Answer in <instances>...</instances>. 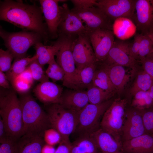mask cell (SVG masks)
Wrapping results in <instances>:
<instances>
[{
    "instance_id": "cell-51",
    "label": "cell",
    "mask_w": 153,
    "mask_h": 153,
    "mask_svg": "<svg viewBox=\"0 0 153 153\" xmlns=\"http://www.w3.org/2000/svg\"></svg>"
},
{
    "instance_id": "cell-39",
    "label": "cell",
    "mask_w": 153,
    "mask_h": 153,
    "mask_svg": "<svg viewBox=\"0 0 153 153\" xmlns=\"http://www.w3.org/2000/svg\"><path fill=\"white\" fill-rule=\"evenodd\" d=\"M16 142L8 138L0 142V153H16Z\"/></svg>"
},
{
    "instance_id": "cell-3",
    "label": "cell",
    "mask_w": 153,
    "mask_h": 153,
    "mask_svg": "<svg viewBox=\"0 0 153 153\" xmlns=\"http://www.w3.org/2000/svg\"><path fill=\"white\" fill-rule=\"evenodd\" d=\"M19 99L22 112L24 135L34 133L43 135L44 131L51 128L46 111L28 93L22 94Z\"/></svg>"
},
{
    "instance_id": "cell-38",
    "label": "cell",
    "mask_w": 153,
    "mask_h": 153,
    "mask_svg": "<svg viewBox=\"0 0 153 153\" xmlns=\"http://www.w3.org/2000/svg\"><path fill=\"white\" fill-rule=\"evenodd\" d=\"M11 85L16 92L22 94L28 93L32 86L18 76L14 79Z\"/></svg>"
},
{
    "instance_id": "cell-26",
    "label": "cell",
    "mask_w": 153,
    "mask_h": 153,
    "mask_svg": "<svg viewBox=\"0 0 153 153\" xmlns=\"http://www.w3.org/2000/svg\"><path fill=\"white\" fill-rule=\"evenodd\" d=\"M94 141L90 135L79 136L73 143L71 153H99Z\"/></svg>"
},
{
    "instance_id": "cell-49",
    "label": "cell",
    "mask_w": 153,
    "mask_h": 153,
    "mask_svg": "<svg viewBox=\"0 0 153 153\" xmlns=\"http://www.w3.org/2000/svg\"><path fill=\"white\" fill-rule=\"evenodd\" d=\"M99 153H122L121 152H112V153H103L101 152H99Z\"/></svg>"
},
{
    "instance_id": "cell-5",
    "label": "cell",
    "mask_w": 153,
    "mask_h": 153,
    "mask_svg": "<svg viewBox=\"0 0 153 153\" xmlns=\"http://www.w3.org/2000/svg\"><path fill=\"white\" fill-rule=\"evenodd\" d=\"M0 36L15 59L26 57L27 52L31 46L42 41H44L42 36L37 33L26 31L10 33L4 30L1 26Z\"/></svg>"
},
{
    "instance_id": "cell-32",
    "label": "cell",
    "mask_w": 153,
    "mask_h": 153,
    "mask_svg": "<svg viewBox=\"0 0 153 153\" xmlns=\"http://www.w3.org/2000/svg\"><path fill=\"white\" fill-rule=\"evenodd\" d=\"M48 65L45 71L48 77L51 79L54 82L58 81L63 82L65 76V73L55 59Z\"/></svg>"
},
{
    "instance_id": "cell-12",
    "label": "cell",
    "mask_w": 153,
    "mask_h": 153,
    "mask_svg": "<svg viewBox=\"0 0 153 153\" xmlns=\"http://www.w3.org/2000/svg\"><path fill=\"white\" fill-rule=\"evenodd\" d=\"M72 50L76 68L83 67L97 62L87 33L81 34L75 39Z\"/></svg>"
},
{
    "instance_id": "cell-45",
    "label": "cell",
    "mask_w": 153,
    "mask_h": 153,
    "mask_svg": "<svg viewBox=\"0 0 153 153\" xmlns=\"http://www.w3.org/2000/svg\"><path fill=\"white\" fill-rule=\"evenodd\" d=\"M9 82L4 72L0 71V86L1 87L6 89L11 88Z\"/></svg>"
},
{
    "instance_id": "cell-25",
    "label": "cell",
    "mask_w": 153,
    "mask_h": 153,
    "mask_svg": "<svg viewBox=\"0 0 153 153\" xmlns=\"http://www.w3.org/2000/svg\"><path fill=\"white\" fill-rule=\"evenodd\" d=\"M34 48L35 50V54L38 56L37 61L43 67L55 59L54 56L59 49V45L56 40L50 45H46L40 42L35 44Z\"/></svg>"
},
{
    "instance_id": "cell-36",
    "label": "cell",
    "mask_w": 153,
    "mask_h": 153,
    "mask_svg": "<svg viewBox=\"0 0 153 153\" xmlns=\"http://www.w3.org/2000/svg\"><path fill=\"white\" fill-rule=\"evenodd\" d=\"M14 56L8 50L0 49V71L5 73L10 69Z\"/></svg>"
},
{
    "instance_id": "cell-46",
    "label": "cell",
    "mask_w": 153,
    "mask_h": 153,
    "mask_svg": "<svg viewBox=\"0 0 153 153\" xmlns=\"http://www.w3.org/2000/svg\"><path fill=\"white\" fill-rule=\"evenodd\" d=\"M8 138L4 122L0 117V142Z\"/></svg>"
},
{
    "instance_id": "cell-20",
    "label": "cell",
    "mask_w": 153,
    "mask_h": 153,
    "mask_svg": "<svg viewBox=\"0 0 153 153\" xmlns=\"http://www.w3.org/2000/svg\"><path fill=\"white\" fill-rule=\"evenodd\" d=\"M90 135L100 152L112 153L122 150V143L116 140L112 135L101 128Z\"/></svg>"
},
{
    "instance_id": "cell-42",
    "label": "cell",
    "mask_w": 153,
    "mask_h": 153,
    "mask_svg": "<svg viewBox=\"0 0 153 153\" xmlns=\"http://www.w3.org/2000/svg\"><path fill=\"white\" fill-rule=\"evenodd\" d=\"M141 61L143 70L153 78V58L149 55Z\"/></svg>"
},
{
    "instance_id": "cell-23",
    "label": "cell",
    "mask_w": 153,
    "mask_h": 153,
    "mask_svg": "<svg viewBox=\"0 0 153 153\" xmlns=\"http://www.w3.org/2000/svg\"><path fill=\"white\" fill-rule=\"evenodd\" d=\"M97 62L81 68H76L71 80L70 89L85 90L92 83Z\"/></svg>"
},
{
    "instance_id": "cell-29",
    "label": "cell",
    "mask_w": 153,
    "mask_h": 153,
    "mask_svg": "<svg viewBox=\"0 0 153 153\" xmlns=\"http://www.w3.org/2000/svg\"><path fill=\"white\" fill-rule=\"evenodd\" d=\"M86 90L89 103L92 104H99L109 100L114 94L94 85L92 83Z\"/></svg>"
},
{
    "instance_id": "cell-4",
    "label": "cell",
    "mask_w": 153,
    "mask_h": 153,
    "mask_svg": "<svg viewBox=\"0 0 153 153\" xmlns=\"http://www.w3.org/2000/svg\"><path fill=\"white\" fill-rule=\"evenodd\" d=\"M44 106L51 128L60 133L62 140L69 139L70 135L76 130L78 114L64 108L59 103Z\"/></svg>"
},
{
    "instance_id": "cell-47",
    "label": "cell",
    "mask_w": 153,
    "mask_h": 153,
    "mask_svg": "<svg viewBox=\"0 0 153 153\" xmlns=\"http://www.w3.org/2000/svg\"><path fill=\"white\" fill-rule=\"evenodd\" d=\"M56 150L54 146L45 144L42 147L41 153H55Z\"/></svg>"
},
{
    "instance_id": "cell-27",
    "label": "cell",
    "mask_w": 153,
    "mask_h": 153,
    "mask_svg": "<svg viewBox=\"0 0 153 153\" xmlns=\"http://www.w3.org/2000/svg\"><path fill=\"white\" fill-rule=\"evenodd\" d=\"M37 56L35 54L32 57L29 56L15 59L10 69L5 73L10 84L26 69L32 62L37 60Z\"/></svg>"
},
{
    "instance_id": "cell-6",
    "label": "cell",
    "mask_w": 153,
    "mask_h": 153,
    "mask_svg": "<svg viewBox=\"0 0 153 153\" xmlns=\"http://www.w3.org/2000/svg\"><path fill=\"white\" fill-rule=\"evenodd\" d=\"M127 101L120 98L113 100L101 119L100 128L122 143V129L124 124Z\"/></svg>"
},
{
    "instance_id": "cell-18",
    "label": "cell",
    "mask_w": 153,
    "mask_h": 153,
    "mask_svg": "<svg viewBox=\"0 0 153 153\" xmlns=\"http://www.w3.org/2000/svg\"><path fill=\"white\" fill-rule=\"evenodd\" d=\"M63 91L61 86L49 81L40 83L33 90L36 97L44 106L59 103Z\"/></svg>"
},
{
    "instance_id": "cell-11",
    "label": "cell",
    "mask_w": 153,
    "mask_h": 153,
    "mask_svg": "<svg viewBox=\"0 0 153 153\" xmlns=\"http://www.w3.org/2000/svg\"><path fill=\"white\" fill-rule=\"evenodd\" d=\"M60 8L61 18L58 27V34L76 38L79 35L87 33L82 21L69 9L67 4H63L60 6Z\"/></svg>"
},
{
    "instance_id": "cell-21",
    "label": "cell",
    "mask_w": 153,
    "mask_h": 153,
    "mask_svg": "<svg viewBox=\"0 0 153 153\" xmlns=\"http://www.w3.org/2000/svg\"><path fill=\"white\" fill-rule=\"evenodd\" d=\"M126 153H153V135L146 133L122 143Z\"/></svg>"
},
{
    "instance_id": "cell-31",
    "label": "cell",
    "mask_w": 153,
    "mask_h": 153,
    "mask_svg": "<svg viewBox=\"0 0 153 153\" xmlns=\"http://www.w3.org/2000/svg\"><path fill=\"white\" fill-rule=\"evenodd\" d=\"M131 102L133 108L141 111L153 107V99L151 97L148 91H141L134 95Z\"/></svg>"
},
{
    "instance_id": "cell-19",
    "label": "cell",
    "mask_w": 153,
    "mask_h": 153,
    "mask_svg": "<svg viewBox=\"0 0 153 153\" xmlns=\"http://www.w3.org/2000/svg\"><path fill=\"white\" fill-rule=\"evenodd\" d=\"M89 103L86 90L69 89L63 91L59 103L64 108L79 114Z\"/></svg>"
},
{
    "instance_id": "cell-16",
    "label": "cell",
    "mask_w": 153,
    "mask_h": 153,
    "mask_svg": "<svg viewBox=\"0 0 153 153\" xmlns=\"http://www.w3.org/2000/svg\"><path fill=\"white\" fill-rule=\"evenodd\" d=\"M39 2L50 38H58V27L61 18L59 0H40Z\"/></svg>"
},
{
    "instance_id": "cell-43",
    "label": "cell",
    "mask_w": 153,
    "mask_h": 153,
    "mask_svg": "<svg viewBox=\"0 0 153 153\" xmlns=\"http://www.w3.org/2000/svg\"><path fill=\"white\" fill-rule=\"evenodd\" d=\"M71 147L72 143L69 139L62 140L56 149L55 153H71Z\"/></svg>"
},
{
    "instance_id": "cell-44",
    "label": "cell",
    "mask_w": 153,
    "mask_h": 153,
    "mask_svg": "<svg viewBox=\"0 0 153 153\" xmlns=\"http://www.w3.org/2000/svg\"><path fill=\"white\" fill-rule=\"evenodd\" d=\"M18 76L28 82L32 85H33L35 81L28 67L23 72Z\"/></svg>"
},
{
    "instance_id": "cell-28",
    "label": "cell",
    "mask_w": 153,
    "mask_h": 153,
    "mask_svg": "<svg viewBox=\"0 0 153 153\" xmlns=\"http://www.w3.org/2000/svg\"><path fill=\"white\" fill-rule=\"evenodd\" d=\"M94 85L110 93L114 94L116 91L106 72L103 69H96L92 79Z\"/></svg>"
},
{
    "instance_id": "cell-17",
    "label": "cell",
    "mask_w": 153,
    "mask_h": 153,
    "mask_svg": "<svg viewBox=\"0 0 153 153\" xmlns=\"http://www.w3.org/2000/svg\"><path fill=\"white\" fill-rule=\"evenodd\" d=\"M130 44L126 42L115 41L105 59L101 62L134 68L136 64V60L130 54Z\"/></svg>"
},
{
    "instance_id": "cell-37",
    "label": "cell",
    "mask_w": 153,
    "mask_h": 153,
    "mask_svg": "<svg viewBox=\"0 0 153 153\" xmlns=\"http://www.w3.org/2000/svg\"><path fill=\"white\" fill-rule=\"evenodd\" d=\"M142 113L146 133L153 135V107L142 111Z\"/></svg>"
},
{
    "instance_id": "cell-24",
    "label": "cell",
    "mask_w": 153,
    "mask_h": 153,
    "mask_svg": "<svg viewBox=\"0 0 153 153\" xmlns=\"http://www.w3.org/2000/svg\"><path fill=\"white\" fill-rule=\"evenodd\" d=\"M102 69L108 74L116 91L121 92L129 81L130 76L127 74L123 66L116 64L102 63Z\"/></svg>"
},
{
    "instance_id": "cell-22",
    "label": "cell",
    "mask_w": 153,
    "mask_h": 153,
    "mask_svg": "<svg viewBox=\"0 0 153 153\" xmlns=\"http://www.w3.org/2000/svg\"><path fill=\"white\" fill-rule=\"evenodd\" d=\"M43 136L34 133L23 135L16 142V153H41L45 144Z\"/></svg>"
},
{
    "instance_id": "cell-33",
    "label": "cell",
    "mask_w": 153,
    "mask_h": 153,
    "mask_svg": "<svg viewBox=\"0 0 153 153\" xmlns=\"http://www.w3.org/2000/svg\"><path fill=\"white\" fill-rule=\"evenodd\" d=\"M43 67L37 60L32 62L28 66L34 80L40 83L49 81Z\"/></svg>"
},
{
    "instance_id": "cell-35",
    "label": "cell",
    "mask_w": 153,
    "mask_h": 153,
    "mask_svg": "<svg viewBox=\"0 0 153 153\" xmlns=\"http://www.w3.org/2000/svg\"><path fill=\"white\" fill-rule=\"evenodd\" d=\"M43 137L45 144L54 146L59 144L62 140V137L60 133L51 128L44 131Z\"/></svg>"
},
{
    "instance_id": "cell-7",
    "label": "cell",
    "mask_w": 153,
    "mask_h": 153,
    "mask_svg": "<svg viewBox=\"0 0 153 153\" xmlns=\"http://www.w3.org/2000/svg\"><path fill=\"white\" fill-rule=\"evenodd\" d=\"M113 100L99 104H88L79 112L76 130L79 136L90 135L100 128L101 119Z\"/></svg>"
},
{
    "instance_id": "cell-10",
    "label": "cell",
    "mask_w": 153,
    "mask_h": 153,
    "mask_svg": "<svg viewBox=\"0 0 153 153\" xmlns=\"http://www.w3.org/2000/svg\"><path fill=\"white\" fill-rule=\"evenodd\" d=\"M136 0H97L95 6L112 20L119 18L133 20Z\"/></svg>"
},
{
    "instance_id": "cell-30",
    "label": "cell",
    "mask_w": 153,
    "mask_h": 153,
    "mask_svg": "<svg viewBox=\"0 0 153 153\" xmlns=\"http://www.w3.org/2000/svg\"><path fill=\"white\" fill-rule=\"evenodd\" d=\"M153 83V78L143 70L137 75L130 89V93L133 95L139 91H148Z\"/></svg>"
},
{
    "instance_id": "cell-50",
    "label": "cell",
    "mask_w": 153,
    "mask_h": 153,
    "mask_svg": "<svg viewBox=\"0 0 153 153\" xmlns=\"http://www.w3.org/2000/svg\"><path fill=\"white\" fill-rule=\"evenodd\" d=\"M150 55L153 58V52Z\"/></svg>"
},
{
    "instance_id": "cell-41",
    "label": "cell",
    "mask_w": 153,
    "mask_h": 153,
    "mask_svg": "<svg viewBox=\"0 0 153 153\" xmlns=\"http://www.w3.org/2000/svg\"><path fill=\"white\" fill-rule=\"evenodd\" d=\"M73 4V8L77 9H85L94 6L97 0H72L71 1Z\"/></svg>"
},
{
    "instance_id": "cell-9",
    "label": "cell",
    "mask_w": 153,
    "mask_h": 153,
    "mask_svg": "<svg viewBox=\"0 0 153 153\" xmlns=\"http://www.w3.org/2000/svg\"><path fill=\"white\" fill-rule=\"evenodd\" d=\"M71 10L85 24L88 33L99 29H112L113 20L97 7L82 9L73 8Z\"/></svg>"
},
{
    "instance_id": "cell-8",
    "label": "cell",
    "mask_w": 153,
    "mask_h": 153,
    "mask_svg": "<svg viewBox=\"0 0 153 153\" xmlns=\"http://www.w3.org/2000/svg\"><path fill=\"white\" fill-rule=\"evenodd\" d=\"M75 38L59 33L56 40L59 48L56 56V61L65 73L63 85L69 89L71 79L76 68L72 51Z\"/></svg>"
},
{
    "instance_id": "cell-1",
    "label": "cell",
    "mask_w": 153,
    "mask_h": 153,
    "mask_svg": "<svg viewBox=\"0 0 153 153\" xmlns=\"http://www.w3.org/2000/svg\"><path fill=\"white\" fill-rule=\"evenodd\" d=\"M41 8L22 1H0V19L9 22L24 31H34L43 37L44 44L50 38L47 27Z\"/></svg>"
},
{
    "instance_id": "cell-34",
    "label": "cell",
    "mask_w": 153,
    "mask_h": 153,
    "mask_svg": "<svg viewBox=\"0 0 153 153\" xmlns=\"http://www.w3.org/2000/svg\"><path fill=\"white\" fill-rule=\"evenodd\" d=\"M153 52V43L148 35L141 34L139 56L141 61Z\"/></svg>"
},
{
    "instance_id": "cell-40",
    "label": "cell",
    "mask_w": 153,
    "mask_h": 153,
    "mask_svg": "<svg viewBox=\"0 0 153 153\" xmlns=\"http://www.w3.org/2000/svg\"><path fill=\"white\" fill-rule=\"evenodd\" d=\"M141 34H137L134 37L133 42L130 44L129 50L131 57L135 60L138 58L140 48Z\"/></svg>"
},
{
    "instance_id": "cell-14",
    "label": "cell",
    "mask_w": 153,
    "mask_h": 153,
    "mask_svg": "<svg viewBox=\"0 0 153 153\" xmlns=\"http://www.w3.org/2000/svg\"><path fill=\"white\" fill-rule=\"evenodd\" d=\"M133 20L141 34L148 35L153 31V0H136Z\"/></svg>"
},
{
    "instance_id": "cell-13",
    "label": "cell",
    "mask_w": 153,
    "mask_h": 153,
    "mask_svg": "<svg viewBox=\"0 0 153 153\" xmlns=\"http://www.w3.org/2000/svg\"><path fill=\"white\" fill-rule=\"evenodd\" d=\"M88 33L97 62L103 61L114 42L113 32L109 30L99 29Z\"/></svg>"
},
{
    "instance_id": "cell-2",
    "label": "cell",
    "mask_w": 153,
    "mask_h": 153,
    "mask_svg": "<svg viewBox=\"0 0 153 153\" xmlns=\"http://www.w3.org/2000/svg\"><path fill=\"white\" fill-rule=\"evenodd\" d=\"M16 92L1 87L0 115L8 137L16 141L24 135V128L20 100Z\"/></svg>"
},
{
    "instance_id": "cell-48",
    "label": "cell",
    "mask_w": 153,
    "mask_h": 153,
    "mask_svg": "<svg viewBox=\"0 0 153 153\" xmlns=\"http://www.w3.org/2000/svg\"><path fill=\"white\" fill-rule=\"evenodd\" d=\"M149 37L150 38L151 40L152 41L153 43V33H151L150 34H149L148 35Z\"/></svg>"
},
{
    "instance_id": "cell-15",
    "label": "cell",
    "mask_w": 153,
    "mask_h": 153,
    "mask_svg": "<svg viewBox=\"0 0 153 153\" xmlns=\"http://www.w3.org/2000/svg\"><path fill=\"white\" fill-rule=\"evenodd\" d=\"M146 133L143 120L142 111L133 108L126 110L122 129V142Z\"/></svg>"
}]
</instances>
